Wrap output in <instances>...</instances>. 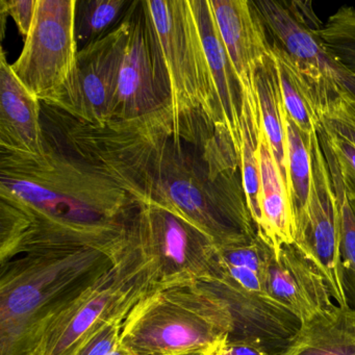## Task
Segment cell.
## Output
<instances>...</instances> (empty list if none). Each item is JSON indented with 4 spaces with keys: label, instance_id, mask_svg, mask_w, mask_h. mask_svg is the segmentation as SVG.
<instances>
[{
    "label": "cell",
    "instance_id": "6da1fadb",
    "mask_svg": "<svg viewBox=\"0 0 355 355\" xmlns=\"http://www.w3.org/2000/svg\"><path fill=\"white\" fill-rule=\"evenodd\" d=\"M42 128L40 155L0 148V263L49 247L125 248L144 205L138 189L86 123L43 103Z\"/></svg>",
    "mask_w": 355,
    "mask_h": 355
},
{
    "label": "cell",
    "instance_id": "7a4b0ae2",
    "mask_svg": "<svg viewBox=\"0 0 355 355\" xmlns=\"http://www.w3.org/2000/svg\"><path fill=\"white\" fill-rule=\"evenodd\" d=\"M107 146L136 180L146 205L188 220L218 248L247 244L257 232L243 186L240 153L226 128L203 142L174 134L164 109L103 128Z\"/></svg>",
    "mask_w": 355,
    "mask_h": 355
},
{
    "label": "cell",
    "instance_id": "3957f363",
    "mask_svg": "<svg viewBox=\"0 0 355 355\" xmlns=\"http://www.w3.org/2000/svg\"><path fill=\"white\" fill-rule=\"evenodd\" d=\"M128 246L122 250L49 247L3 263L0 355L28 354L42 328L101 282L119 263Z\"/></svg>",
    "mask_w": 355,
    "mask_h": 355
},
{
    "label": "cell",
    "instance_id": "277c9868",
    "mask_svg": "<svg viewBox=\"0 0 355 355\" xmlns=\"http://www.w3.org/2000/svg\"><path fill=\"white\" fill-rule=\"evenodd\" d=\"M153 76L174 134L203 142L222 128L202 38L190 0H142Z\"/></svg>",
    "mask_w": 355,
    "mask_h": 355
},
{
    "label": "cell",
    "instance_id": "5b68a950",
    "mask_svg": "<svg viewBox=\"0 0 355 355\" xmlns=\"http://www.w3.org/2000/svg\"><path fill=\"white\" fill-rule=\"evenodd\" d=\"M234 330L230 307L199 282L157 286L128 313L120 345L136 355L209 350Z\"/></svg>",
    "mask_w": 355,
    "mask_h": 355
},
{
    "label": "cell",
    "instance_id": "8992f818",
    "mask_svg": "<svg viewBox=\"0 0 355 355\" xmlns=\"http://www.w3.org/2000/svg\"><path fill=\"white\" fill-rule=\"evenodd\" d=\"M273 251L257 234L247 244L220 247L215 277L202 284L230 307V338L257 343L279 355L294 340L301 322L276 302L267 290V268Z\"/></svg>",
    "mask_w": 355,
    "mask_h": 355
},
{
    "label": "cell",
    "instance_id": "52a82bcc",
    "mask_svg": "<svg viewBox=\"0 0 355 355\" xmlns=\"http://www.w3.org/2000/svg\"><path fill=\"white\" fill-rule=\"evenodd\" d=\"M157 286L132 227L116 267L96 286L58 313L41 330L26 355H73L95 330L132 309Z\"/></svg>",
    "mask_w": 355,
    "mask_h": 355
},
{
    "label": "cell",
    "instance_id": "ba28073f",
    "mask_svg": "<svg viewBox=\"0 0 355 355\" xmlns=\"http://www.w3.org/2000/svg\"><path fill=\"white\" fill-rule=\"evenodd\" d=\"M134 230L155 286L209 284L215 277L218 247L178 214L157 205H143Z\"/></svg>",
    "mask_w": 355,
    "mask_h": 355
},
{
    "label": "cell",
    "instance_id": "9c48e42d",
    "mask_svg": "<svg viewBox=\"0 0 355 355\" xmlns=\"http://www.w3.org/2000/svg\"><path fill=\"white\" fill-rule=\"evenodd\" d=\"M78 0H38L24 49L11 69L20 83L46 103L69 78L78 49L76 33Z\"/></svg>",
    "mask_w": 355,
    "mask_h": 355
},
{
    "label": "cell",
    "instance_id": "30bf717a",
    "mask_svg": "<svg viewBox=\"0 0 355 355\" xmlns=\"http://www.w3.org/2000/svg\"><path fill=\"white\" fill-rule=\"evenodd\" d=\"M130 26L128 9L123 19L111 32L80 49L65 84L43 103L61 110L83 123L105 128L111 121L118 70Z\"/></svg>",
    "mask_w": 355,
    "mask_h": 355
},
{
    "label": "cell",
    "instance_id": "8fae6325",
    "mask_svg": "<svg viewBox=\"0 0 355 355\" xmlns=\"http://www.w3.org/2000/svg\"><path fill=\"white\" fill-rule=\"evenodd\" d=\"M311 187L304 220L297 225L295 246L320 270L338 304L346 303L340 257V211L319 130L309 140Z\"/></svg>",
    "mask_w": 355,
    "mask_h": 355
},
{
    "label": "cell",
    "instance_id": "7c38bea8",
    "mask_svg": "<svg viewBox=\"0 0 355 355\" xmlns=\"http://www.w3.org/2000/svg\"><path fill=\"white\" fill-rule=\"evenodd\" d=\"M214 19L244 101L261 120L257 76L272 59V43L251 0H209Z\"/></svg>",
    "mask_w": 355,
    "mask_h": 355
},
{
    "label": "cell",
    "instance_id": "4fadbf2b",
    "mask_svg": "<svg viewBox=\"0 0 355 355\" xmlns=\"http://www.w3.org/2000/svg\"><path fill=\"white\" fill-rule=\"evenodd\" d=\"M255 7L273 42L294 60L313 87L323 83L334 72V59L318 36L323 26L311 1L259 0Z\"/></svg>",
    "mask_w": 355,
    "mask_h": 355
},
{
    "label": "cell",
    "instance_id": "5bb4252c",
    "mask_svg": "<svg viewBox=\"0 0 355 355\" xmlns=\"http://www.w3.org/2000/svg\"><path fill=\"white\" fill-rule=\"evenodd\" d=\"M128 13L130 33L118 70L110 122L135 121L165 109L155 87L142 0L132 1Z\"/></svg>",
    "mask_w": 355,
    "mask_h": 355
},
{
    "label": "cell",
    "instance_id": "9a60e30c",
    "mask_svg": "<svg viewBox=\"0 0 355 355\" xmlns=\"http://www.w3.org/2000/svg\"><path fill=\"white\" fill-rule=\"evenodd\" d=\"M267 290L301 324L336 305L323 274L294 244L282 247L270 259Z\"/></svg>",
    "mask_w": 355,
    "mask_h": 355
},
{
    "label": "cell",
    "instance_id": "2e32d148",
    "mask_svg": "<svg viewBox=\"0 0 355 355\" xmlns=\"http://www.w3.org/2000/svg\"><path fill=\"white\" fill-rule=\"evenodd\" d=\"M42 101L16 78L0 57V148L21 155L43 153Z\"/></svg>",
    "mask_w": 355,
    "mask_h": 355
},
{
    "label": "cell",
    "instance_id": "e0dca14e",
    "mask_svg": "<svg viewBox=\"0 0 355 355\" xmlns=\"http://www.w3.org/2000/svg\"><path fill=\"white\" fill-rule=\"evenodd\" d=\"M202 38L220 126L226 128L236 150L242 147V94L218 32L209 0H190Z\"/></svg>",
    "mask_w": 355,
    "mask_h": 355
},
{
    "label": "cell",
    "instance_id": "ac0fdd59",
    "mask_svg": "<svg viewBox=\"0 0 355 355\" xmlns=\"http://www.w3.org/2000/svg\"><path fill=\"white\" fill-rule=\"evenodd\" d=\"M259 218L257 232L273 251L274 255L286 245L294 244L296 219L288 184L282 178L263 130L259 137Z\"/></svg>",
    "mask_w": 355,
    "mask_h": 355
},
{
    "label": "cell",
    "instance_id": "d6986e66",
    "mask_svg": "<svg viewBox=\"0 0 355 355\" xmlns=\"http://www.w3.org/2000/svg\"><path fill=\"white\" fill-rule=\"evenodd\" d=\"M279 355H355V309L336 304L301 324Z\"/></svg>",
    "mask_w": 355,
    "mask_h": 355
},
{
    "label": "cell",
    "instance_id": "ffe728a7",
    "mask_svg": "<svg viewBox=\"0 0 355 355\" xmlns=\"http://www.w3.org/2000/svg\"><path fill=\"white\" fill-rule=\"evenodd\" d=\"M272 53L277 67L284 107L299 130L309 140L321 126L313 85L277 43H272Z\"/></svg>",
    "mask_w": 355,
    "mask_h": 355
},
{
    "label": "cell",
    "instance_id": "44dd1931",
    "mask_svg": "<svg viewBox=\"0 0 355 355\" xmlns=\"http://www.w3.org/2000/svg\"><path fill=\"white\" fill-rule=\"evenodd\" d=\"M334 69L331 80L313 89L320 121L355 146V76L334 60Z\"/></svg>",
    "mask_w": 355,
    "mask_h": 355
},
{
    "label": "cell",
    "instance_id": "7402d4cb",
    "mask_svg": "<svg viewBox=\"0 0 355 355\" xmlns=\"http://www.w3.org/2000/svg\"><path fill=\"white\" fill-rule=\"evenodd\" d=\"M261 125L282 178L288 184L286 140L284 124V101L275 60H271L257 76Z\"/></svg>",
    "mask_w": 355,
    "mask_h": 355
},
{
    "label": "cell",
    "instance_id": "603a6c76",
    "mask_svg": "<svg viewBox=\"0 0 355 355\" xmlns=\"http://www.w3.org/2000/svg\"><path fill=\"white\" fill-rule=\"evenodd\" d=\"M286 140V174L297 225L304 220L309 209L311 187V162L309 140L288 116L284 105Z\"/></svg>",
    "mask_w": 355,
    "mask_h": 355
},
{
    "label": "cell",
    "instance_id": "cb8c5ba5",
    "mask_svg": "<svg viewBox=\"0 0 355 355\" xmlns=\"http://www.w3.org/2000/svg\"><path fill=\"white\" fill-rule=\"evenodd\" d=\"M320 140L327 159L338 202L340 257L347 305L355 309V209L347 196L344 182L331 150L321 136H320Z\"/></svg>",
    "mask_w": 355,
    "mask_h": 355
},
{
    "label": "cell",
    "instance_id": "d4e9b609",
    "mask_svg": "<svg viewBox=\"0 0 355 355\" xmlns=\"http://www.w3.org/2000/svg\"><path fill=\"white\" fill-rule=\"evenodd\" d=\"M132 1L126 0H78L76 33L78 49L103 38L124 17Z\"/></svg>",
    "mask_w": 355,
    "mask_h": 355
},
{
    "label": "cell",
    "instance_id": "484cf974",
    "mask_svg": "<svg viewBox=\"0 0 355 355\" xmlns=\"http://www.w3.org/2000/svg\"><path fill=\"white\" fill-rule=\"evenodd\" d=\"M242 147H241V171L243 186L248 202L249 211L253 222L257 225L259 218V192H261V175H259V137L261 121L253 116L248 105L242 101Z\"/></svg>",
    "mask_w": 355,
    "mask_h": 355
},
{
    "label": "cell",
    "instance_id": "4316f807",
    "mask_svg": "<svg viewBox=\"0 0 355 355\" xmlns=\"http://www.w3.org/2000/svg\"><path fill=\"white\" fill-rule=\"evenodd\" d=\"M319 135L324 139L336 159L338 171L344 182L347 196L355 199V146L346 139L329 130L319 128Z\"/></svg>",
    "mask_w": 355,
    "mask_h": 355
},
{
    "label": "cell",
    "instance_id": "83f0119b",
    "mask_svg": "<svg viewBox=\"0 0 355 355\" xmlns=\"http://www.w3.org/2000/svg\"><path fill=\"white\" fill-rule=\"evenodd\" d=\"M125 318H116L95 330L73 355H110L119 347Z\"/></svg>",
    "mask_w": 355,
    "mask_h": 355
},
{
    "label": "cell",
    "instance_id": "f1b7e54d",
    "mask_svg": "<svg viewBox=\"0 0 355 355\" xmlns=\"http://www.w3.org/2000/svg\"><path fill=\"white\" fill-rule=\"evenodd\" d=\"M38 0H0L1 15L11 16L26 40L36 15Z\"/></svg>",
    "mask_w": 355,
    "mask_h": 355
},
{
    "label": "cell",
    "instance_id": "f546056e",
    "mask_svg": "<svg viewBox=\"0 0 355 355\" xmlns=\"http://www.w3.org/2000/svg\"><path fill=\"white\" fill-rule=\"evenodd\" d=\"M209 355H272L257 343L234 340L230 336L209 349Z\"/></svg>",
    "mask_w": 355,
    "mask_h": 355
},
{
    "label": "cell",
    "instance_id": "4dcf8cb0",
    "mask_svg": "<svg viewBox=\"0 0 355 355\" xmlns=\"http://www.w3.org/2000/svg\"><path fill=\"white\" fill-rule=\"evenodd\" d=\"M110 355H136L135 353H132V351L128 350V348H125V347L121 346V345H119V347H118L116 350H114L113 352L111 353Z\"/></svg>",
    "mask_w": 355,
    "mask_h": 355
},
{
    "label": "cell",
    "instance_id": "1f68e13d",
    "mask_svg": "<svg viewBox=\"0 0 355 355\" xmlns=\"http://www.w3.org/2000/svg\"><path fill=\"white\" fill-rule=\"evenodd\" d=\"M173 355H209V350L188 351V352L178 353V354Z\"/></svg>",
    "mask_w": 355,
    "mask_h": 355
},
{
    "label": "cell",
    "instance_id": "d6a6232c",
    "mask_svg": "<svg viewBox=\"0 0 355 355\" xmlns=\"http://www.w3.org/2000/svg\"><path fill=\"white\" fill-rule=\"evenodd\" d=\"M349 200L351 201V203H352L353 207H354L355 209V199H349Z\"/></svg>",
    "mask_w": 355,
    "mask_h": 355
}]
</instances>
